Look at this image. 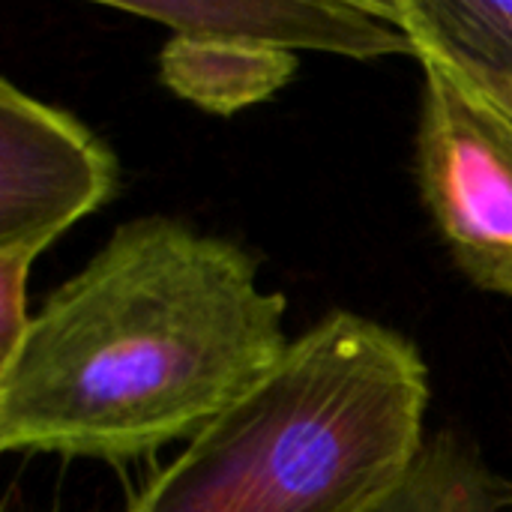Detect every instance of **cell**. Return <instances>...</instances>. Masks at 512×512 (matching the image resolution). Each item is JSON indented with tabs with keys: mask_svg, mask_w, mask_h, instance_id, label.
Returning a JSON list of instances; mask_svg holds the SVG:
<instances>
[{
	"mask_svg": "<svg viewBox=\"0 0 512 512\" xmlns=\"http://www.w3.org/2000/svg\"><path fill=\"white\" fill-rule=\"evenodd\" d=\"M297 72V57L252 42L174 33L159 51V78L180 99L231 117L279 93Z\"/></svg>",
	"mask_w": 512,
	"mask_h": 512,
	"instance_id": "7",
	"label": "cell"
},
{
	"mask_svg": "<svg viewBox=\"0 0 512 512\" xmlns=\"http://www.w3.org/2000/svg\"><path fill=\"white\" fill-rule=\"evenodd\" d=\"M456 512H489V495H486V480L483 483H477L468 495H465V501L459 504V510Z\"/></svg>",
	"mask_w": 512,
	"mask_h": 512,
	"instance_id": "10",
	"label": "cell"
},
{
	"mask_svg": "<svg viewBox=\"0 0 512 512\" xmlns=\"http://www.w3.org/2000/svg\"><path fill=\"white\" fill-rule=\"evenodd\" d=\"M285 309L243 246L123 222L0 366V450L123 465L192 441L285 354Z\"/></svg>",
	"mask_w": 512,
	"mask_h": 512,
	"instance_id": "1",
	"label": "cell"
},
{
	"mask_svg": "<svg viewBox=\"0 0 512 512\" xmlns=\"http://www.w3.org/2000/svg\"><path fill=\"white\" fill-rule=\"evenodd\" d=\"M27 261L0 258V366L21 345L30 315H27Z\"/></svg>",
	"mask_w": 512,
	"mask_h": 512,
	"instance_id": "9",
	"label": "cell"
},
{
	"mask_svg": "<svg viewBox=\"0 0 512 512\" xmlns=\"http://www.w3.org/2000/svg\"><path fill=\"white\" fill-rule=\"evenodd\" d=\"M117 156L72 114L0 78V258L27 261L117 192Z\"/></svg>",
	"mask_w": 512,
	"mask_h": 512,
	"instance_id": "4",
	"label": "cell"
},
{
	"mask_svg": "<svg viewBox=\"0 0 512 512\" xmlns=\"http://www.w3.org/2000/svg\"><path fill=\"white\" fill-rule=\"evenodd\" d=\"M417 60L420 198L471 285L512 300V111L435 54Z\"/></svg>",
	"mask_w": 512,
	"mask_h": 512,
	"instance_id": "3",
	"label": "cell"
},
{
	"mask_svg": "<svg viewBox=\"0 0 512 512\" xmlns=\"http://www.w3.org/2000/svg\"><path fill=\"white\" fill-rule=\"evenodd\" d=\"M393 21L417 54H435L489 99L512 111V3L396 0L369 3Z\"/></svg>",
	"mask_w": 512,
	"mask_h": 512,
	"instance_id": "6",
	"label": "cell"
},
{
	"mask_svg": "<svg viewBox=\"0 0 512 512\" xmlns=\"http://www.w3.org/2000/svg\"><path fill=\"white\" fill-rule=\"evenodd\" d=\"M477 483H483L477 462L444 432L426 447L411 477L372 512H456Z\"/></svg>",
	"mask_w": 512,
	"mask_h": 512,
	"instance_id": "8",
	"label": "cell"
},
{
	"mask_svg": "<svg viewBox=\"0 0 512 512\" xmlns=\"http://www.w3.org/2000/svg\"><path fill=\"white\" fill-rule=\"evenodd\" d=\"M117 12L150 18L174 33H207L294 54L297 48L375 60L411 54V39L369 3L312 0H105Z\"/></svg>",
	"mask_w": 512,
	"mask_h": 512,
	"instance_id": "5",
	"label": "cell"
},
{
	"mask_svg": "<svg viewBox=\"0 0 512 512\" xmlns=\"http://www.w3.org/2000/svg\"><path fill=\"white\" fill-rule=\"evenodd\" d=\"M420 348L354 312H330L126 512H372L426 453Z\"/></svg>",
	"mask_w": 512,
	"mask_h": 512,
	"instance_id": "2",
	"label": "cell"
}]
</instances>
